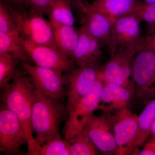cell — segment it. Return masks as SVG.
Returning a JSON list of instances; mask_svg holds the SVG:
<instances>
[{"label":"cell","mask_w":155,"mask_h":155,"mask_svg":"<svg viewBox=\"0 0 155 155\" xmlns=\"http://www.w3.org/2000/svg\"><path fill=\"white\" fill-rule=\"evenodd\" d=\"M139 155H155V141L153 140L146 144L140 151L137 153Z\"/></svg>","instance_id":"f1b7e54d"},{"label":"cell","mask_w":155,"mask_h":155,"mask_svg":"<svg viewBox=\"0 0 155 155\" xmlns=\"http://www.w3.org/2000/svg\"><path fill=\"white\" fill-rule=\"evenodd\" d=\"M107 115L116 144L117 155L132 153V145L137 130V116L127 108Z\"/></svg>","instance_id":"8fae6325"},{"label":"cell","mask_w":155,"mask_h":155,"mask_svg":"<svg viewBox=\"0 0 155 155\" xmlns=\"http://www.w3.org/2000/svg\"><path fill=\"white\" fill-rule=\"evenodd\" d=\"M35 88L24 70L18 69L12 82L1 89V100L19 119L27 137L26 155H38L40 146L33 136L31 118Z\"/></svg>","instance_id":"6da1fadb"},{"label":"cell","mask_w":155,"mask_h":155,"mask_svg":"<svg viewBox=\"0 0 155 155\" xmlns=\"http://www.w3.org/2000/svg\"><path fill=\"white\" fill-rule=\"evenodd\" d=\"M68 114L62 100L35 88L32 103L31 125L39 146L53 139L61 137L60 126Z\"/></svg>","instance_id":"7a4b0ae2"},{"label":"cell","mask_w":155,"mask_h":155,"mask_svg":"<svg viewBox=\"0 0 155 155\" xmlns=\"http://www.w3.org/2000/svg\"><path fill=\"white\" fill-rule=\"evenodd\" d=\"M137 0H94L89 6L113 20L131 12Z\"/></svg>","instance_id":"ffe728a7"},{"label":"cell","mask_w":155,"mask_h":155,"mask_svg":"<svg viewBox=\"0 0 155 155\" xmlns=\"http://www.w3.org/2000/svg\"><path fill=\"white\" fill-rule=\"evenodd\" d=\"M2 53L10 54L20 64H31L32 62L18 30L0 35V54Z\"/></svg>","instance_id":"e0dca14e"},{"label":"cell","mask_w":155,"mask_h":155,"mask_svg":"<svg viewBox=\"0 0 155 155\" xmlns=\"http://www.w3.org/2000/svg\"><path fill=\"white\" fill-rule=\"evenodd\" d=\"M104 83L102 67L94 85L79 102L68 113V119L63 130L65 139L68 140L80 132L98 108L101 90Z\"/></svg>","instance_id":"277c9868"},{"label":"cell","mask_w":155,"mask_h":155,"mask_svg":"<svg viewBox=\"0 0 155 155\" xmlns=\"http://www.w3.org/2000/svg\"><path fill=\"white\" fill-rule=\"evenodd\" d=\"M20 64L35 88L50 96L64 101L66 97V88L62 73L36 65Z\"/></svg>","instance_id":"30bf717a"},{"label":"cell","mask_w":155,"mask_h":155,"mask_svg":"<svg viewBox=\"0 0 155 155\" xmlns=\"http://www.w3.org/2000/svg\"><path fill=\"white\" fill-rule=\"evenodd\" d=\"M132 80L137 97L145 101L155 98V54L147 48L137 51L132 66Z\"/></svg>","instance_id":"5b68a950"},{"label":"cell","mask_w":155,"mask_h":155,"mask_svg":"<svg viewBox=\"0 0 155 155\" xmlns=\"http://www.w3.org/2000/svg\"><path fill=\"white\" fill-rule=\"evenodd\" d=\"M74 2L78 13L79 16H80L87 8L90 3H88L87 0H74Z\"/></svg>","instance_id":"f546056e"},{"label":"cell","mask_w":155,"mask_h":155,"mask_svg":"<svg viewBox=\"0 0 155 155\" xmlns=\"http://www.w3.org/2000/svg\"><path fill=\"white\" fill-rule=\"evenodd\" d=\"M145 48L151 50L155 54V25H149V31L146 35L142 36L137 47Z\"/></svg>","instance_id":"4316f807"},{"label":"cell","mask_w":155,"mask_h":155,"mask_svg":"<svg viewBox=\"0 0 155 155\" xmlns=\"http://www.w3.org/2000/svg\"><path fill=\"white\" fill-rule=\"evenodd\" d=\"M27 137L16 115L4 103L0 108V152L5 155L21 153V147L27 144Z\"/></svg>","instance_id":"ba28073f"},{"label":"cell","mask_w":155,"mask_h":155,"mask_svg":"<svg viewBox=\"0 0 155 155\" xmlns=\"http://www.w3.org/2000/svg\"><path fill=\"white\" fill-rule=\"evenodd\" d=\"M56 45L71 58L79 39V30L72 25L52 24Z\"/></svg>","instance_id":"d6986e66"},{"label":"cell","mask_w":155,"mask_h":155,"mask_svg":"<svg viewBox=\"0 0 155 155\" xmlns=\"http://www.w3.org/2000/svg\"><path fill=\"white\" fill-rule=\"evenodd\" d=\"M140 22L134 14H124L114 18L112 22V44L110 52L117 47L136 48L137 49L142 36Z\"/></svg>","instance_id":"4fadbf2b"},{"label":"cell","mask_w":155,"mask_h":155,"mask_svg":"<svg viewBox=\"0 0 155 155\" xmlns=\"http://www.w3.org/2000/svg\"><path fill=\"white\" fill-rule=\"evenodd\" d=\"M81 131L100 151L105 154H117L118 148L107 115L94 114Z\"/></svg>","instance_id":"7c38bea8"},{"label":"cell","mask_w":155,"mask_h":155,"mask_svg":"<svg viewBox=\"0 0 155 155\" xmlns=\"http://www.w3.org/2000/svg\"><path fill=\"white\" fill-rule=\"evenodd\" d=\"M18 30L15 20L4 0L0 2V35Z\"/></svg>","instance_id":"484cf974"},{"label":"cell","mask_w":155,"mask_h":155,"mask_svg":"<svg viewBox=\"0 0 155 155\" xmlns=\"http://www.w3.org/2000/svg\"><path fill=\"white\" fill-rule=\"evenodd\" d=\"M134 92L115 83H104L101 90L98 108L111 114L127 108Z\"/></svg>","instance_id":"2e32d148"},{"label":"cell","mask_w":155,"mask_h":155,"mask_svg":"<svg viewBox=\"0 0 155 155\" xmlns=\"http://www.w3.org/2000/svg\"><path fill=\"white\" fill-rule=\"evenodd\" d=\"M38 155H71L70 143L61 137L53 139L42 145Z\"/></svg>","instance_id":"cb8c5ba5"},{"label":"cell","mask_w":155,"mask_h":155,"mask_svg":"<svg viewBox=\"0 0 155 155\" xmlns=\"http://www.w3.org/2000/svg\"><path fill=\"white\" fill-rule=\"evenodd\" d=\"M19 63L8 53L0 54V89L4 88L13 80L18 68Z\"/></svg>","instance_id":"7402d4cb"},{"label":"cell","mask_w":155,"mask_h":155,"mask_svg":"<svg viewBox=\"0 0 155 155\" xmlns=\"http://www.w3.org/2000/svg\"><path fill=\"white\" fill-rule=\"evenodd\" d=\"M68 140L70 145L71 155L97 154V148L81 131Z\"/></svg>","instance_id":"603a6c76"},{"label":"cell","mask_w":155,"mask_h":155,"mask_svg":"<svg viewBox=\"0 0 155 155\" xmlns=\"http://www.w3.org/2000/svg\"><path fill=\"white\" fill-rule=\"evenodd\" d=\"M151 134H152V140L155 141V120L154 122L153 123L152 126Z\"/></svg>","instance_id":"1f68e13d"},{"label":"cell","mask_w":155,"mask_h":155,"mask_svg":"<svg viewBox=\"0 0 155 155\" xmlns=\"http://www.w3.org/2000/svg\"><path fill=\"white\" fill-rule=\"evenodd\" d=\"M4 1L24 41L31 44L56 45L52 24L43 14L32 9L19 8Z\"/></svg>","instance_id":"3957f363"},{"label":"cell","mask_w":155,"mask_h":155,"mask_svg":"<svg viewBox=\"0 0 155 155\" xmlns=\"http://www.w3.org/2000/svg\"><path fill=\"white\" fill-rule=\"evenodd\" d=\"M89 5L80 17L81 24L109 51L112 44V20L105 14L92 8Z\"/></svg>","instance_id":"5bb4252c"},{"label":"cell","mask_w":155,"mask_h":155,"mask_svg":"<svg viewBox=\"0 0 155 155\" xmlns=\"http://www.w3.org/2000/svg\"><path fill=\"white\" fill-rule=\"evenodd\" d=\"M12 5L15 6L19 8L25 9V8H28V0H5Z\"/></svg>","instance_id":"4dcf8cb0"},{"label":"cell","mask_w":155,"mask_h":155,"mask_svg":"<svg viewBox=\"0 0 155 155\" xmlns=\"http://www.w3.org/2000/svg\"><path fill=\"white\" fill-rule=\"evenodd\" d=\"M145 3L149 4H155V0H141Z\"/></svg>","instance_id":"d6a6232c"},{"label":"cell","mask_w":155,"mask_h":155,"mask_svg":"<svg viewBox=\"0 0 155 155\" xmlns=\"http://www.w3.org/2000/svg\"><path fill=\"white\" fill-rule=\"evenodd\" d=\"M79 39L71 57L75 66L82 67L97 62L102 54L104 45L92 36L84 25L79 29Z\"/></svg>","instance_id":"9a60e30c"},{"label":"cell","mask_w":155,"mask_h":155,"mask_svg":"<svg viewBox=\"0 0 155 155\" xmlns=\"http://www.w3.org/2000/svg\"><path fill=\"white\" fill-rule=\"evenodd\" d=\"M137 51L134 47L119 46L110 52V58L102 67L104 83L116 84L135 91L131 75L132 61Z\"/></svg>","instance_id":"8992f818"},{"label":"cell","mask_w":155,"mask_h":155,"mask_svg":"<svg viewBox=\"0 0 155 155\" xmlns=\"http://www.w3.org/2000/svg\"><path fill=\"white\" fill-rule=\"evenodd\" d=\"M141 22L150 26L155 25V4H149L137 0L130 12Z\"/></svg>","instance_id":"d4e9b609"},{"label":"cell","mask_w":155,"mask_h":155,"mask_svg":"<svg viewBox=\"0 0 155 155\" xmlns=\"http://www.w3.org/2000/svg\"><path fill=\"white\" fill-rule=\"evenodd\" d=\"M101 67L97 62L77 67L63 75L68 113L91 90Z\"/></svg>","instance_id":"52a82bcc"},{"label":"cell","mask_w":155,"mask_h":155,"mask_svg":"<svg viewBox=\"0 0 155 155\" xmlns=\"http://www.w3.org/2000/svg\"><path fill=\"white\" fill-rule=\"evenodd\" d=\"M24 42L28 55L35 65L62 74L76 68L71 58L55 44L35 45Z\"/></svg>","instance_id":"9c48e42d"},{"label":"cell","mask_w":155,"mask_h":155,"mask_svg":"<svg viewBox=\"0 0 155 155\" xmlns=\"http://www.w3.org/2000/svg\"><path fill=\"white\" fill-rule=\"evenodd\" d=\"M155 120V98L147 103L137 116V130L132 145V153L143 144L151 134V127Z\"/></svg>","instance_id":"ac0fdd59"},{"label":"cell","mask_w":155,"mask_h":155,"mask_svg":"<svg viewBox=\"0 0 155 155\" xmlns=\"http://www.w3.org/2000/svg\"><path fill=\"white\" fill-rule=\"evenodd\" d=\"M48 16L52 24L74 26L75 18L71 7V0H52Z\"/></svg>","instance_id":"44dd1931"},{"label":"cell","mask_w":155,"mask_h":155,"mask_svg":"<svg viewBox=\"0 0 155 155\" xmlns=\"http://www.w3.org/2000/svg\"><path fill=\"white\" fill-rule=\"evenodd\" d=\"M52 0H28V9L35 10L39 13L48 15Z\"/></svg>","instance_id":"83f0119b"}]
</instances>
